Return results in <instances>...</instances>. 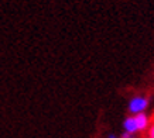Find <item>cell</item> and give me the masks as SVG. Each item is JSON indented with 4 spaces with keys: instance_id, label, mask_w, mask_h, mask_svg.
<instances>
[{
    "instance_id": "obj_1",
    "label": "cell",
    "mask_w": 154,
    "mask_h": 138,
    "mask_svg": "<svg viewBox=\"0 0 154 138\" xmlns=\"http://www.w3.org/2000/svg\"><path fill=\"white\" fill-rule=\"evenodd\" d=\"M149 107V99L144 96H134L131 97L130 101H129V113L131 116L140 114V113H144Z\"/></svg>"
},
{
    "instance_id": "obj_2",
    "label": "cell",
    "mask_w": 154,
    "mask_h": 138,
    "mask_svg": "<svg viewBox=\"0 0 154 138\" xmlns=\"http://www.w3.org/2000/svg\"><path fill=\"white\" fill-rule=\"evenodd\" d=\"M123 128H125V133L126 134H130V135H134L137 131V125H136V120H134V116H129L125 118L123 121Z\"/></svg>"
},
{
    "instance_id": "obj_3",
    "label": "cell",
    "mask_w": 154,
    "mask_h": 138,
    "mask_svg": "<svg viewBox=\"0 0 154 138\" xmlns=\"http://www.w3.org/2000/svg\"><path fill=\"white\" fill-rule=\"evenodd\" d=\"M134 120H136V125H137V131H139V133L149 128L150 120H149V117H147V114H146V113L136 114L134 116Z\"/></svg>"
},
{
    "instance_id": "obj_4",
    "label": "cell",
    "mask_w": 154,
    "mask_h": 138,
    "mask_svg": "<svg viewBox=\"0 0 154 138\" xmlns=\"http://www.w3.org/2000/svg\"><path fill=\"white\" fill-rule=\"evenodd\" d=\"M149 138H154V124L149 125Z\"/></svg>"
},
{
    "instance_id": "obj_5",
    "label": "cell",
    "mask_w": 154,
    "mask_h": 138,
    "mask_svg": "<svg viewBox=\"0 0 154 138\" xmlns=\"http://www.w3.org/2000/svg\"><path fill=\"white\" fill-rule=\"evenodd\" d=\"M122 138H133V135H130V134H123V135H122Z\"/></svg>"
},
{
    "instance_id": "obj_6",
    "label": "cell",
    "mask_w": 154,
    "mask_h": 138,
    "mask_svg": "<svg viewBox=\"0 0 154 138\" xmlns=\"http://www.w3.org/2000/svg\"><path fill=\"white\" fill-rule=\"evenodd\" d=\"M107 138H117V137L115 135V134H109V135H107Z\"/></svg>"
}]
</instances>
